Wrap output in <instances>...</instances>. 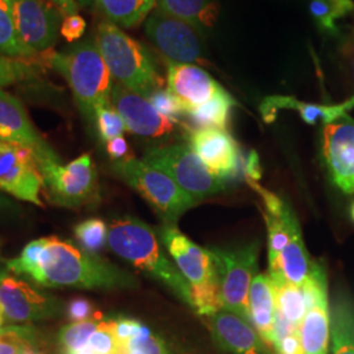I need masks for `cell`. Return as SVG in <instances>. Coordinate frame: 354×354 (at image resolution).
I'll return each instance as SVG.
<instances>
[{
    "mask_svg": "<svg viewBox=\"0 0 354 354\" xmlns=\"http://www.w3.org/2000/svg\"><path fill=\"white\" fill-rule=\"evenodd\" d=\"M26 277L46 288L117 289L133 288L136 279L95 253L79 250L55 236L45 238L38 263Z\"/></svg>",
    "mask_w": 354,
    "mask_h": 354,
    "instance_id": "obj_1",
    "label": "cell"
},
{
    "mask_svg": "<svg viewBox=\"0 0 354 354\" xmlns=\"http://www.w3.org/2000/svg\"><path fill=\"white\" fill-rule=\"evenodd\" d=\"M108 245L131 266L163 282L177 297L190 306V285L181 272L162 251L155 231L140 219L125 216L112 222Z\"/></svg>",
    "mask_w": 354,
    "mask_h": 354,
    "instance_id": "obj_2",
    "label": "cell"
},
{
    "mask_svg": "<svg viewBox=\"0 0 354 354\" xmlns=\"http://www.w3.org/2000/svg\"><path fill=\"white\" fill-rule=\"evenodd\" d=\"M50 64L66 79L80 112L88 121H95L100 106L112 104L113 76L96 41L87 39L64 53H53Z\"/></svg>",
    "mask_w": 354,
    "mask_h": 354,
    "instance_id": "obj_3",
    "label": "cell"
},
{
    "mask_svg": "<svg viewBox=\"0 0 354 354\" xmlns=\"http://www.w3.org/2000/svg\"><path fill=\"white\" fill-rule=\"evenodd\" d=\"M96 45L118 84L149 99L162 88L163 79L146 48L111 21H102L96 30Z\"/></svg>",
    "mask_w": 354,
    "mask_h": 354,
    "instance_id": "obj_4",
    "label": "cell"
},
{
    "mask_svg": "<svg viewBox=\"0 0 354 354\" xmlns=\"http://www.w3.org/2000/svg\"><path fill=\"white\" fill-rule=\"evenodd\" d=\"M113 169L168 222H175L184 212L198 203L165 172L143 160L131 158L115 162Z\"/></svg>",
    "mask_w": 354,
    "mask_h": 354,
    "instance_id": "obj_5",
    "label": "cell"
},
{
    "mask_svg": "<svg viewBox=\"0 0 354 354\" xmlns=\"http://www.w3.org/2000/svg\"><path fill=\"white\" fill-rule=\"evenodd\" d=\"M44 189L49 201L64 207H80L92 203L97 194V174L89 153L62 165L59 158L38 162Z\"/></svg>",
    "mask_w": 354,
    "mask_h": 354,
    "instance_id": "obj_6",
    "label": "cell"
},
{
    "mask_svg": "<svg viewBox=\"0 0 354 354\" xmlns=\"http://www.w3.org/2000/svg\"><path fill=\"white\" fill-rule=\"evenodd\" d=\"M207 251L216 268L223 310L251 323L248 294L256 270L259 243L235 250L209 248Z\"/></svg>",
    "mask_w": 354,
    "mask_h": 354,
    "instance_id": "obj_7",
    "label": "cell"
},
{
    "mask_svg": "<svg viewBox=\"0 0 354 354\" xmlns=\"http://www.w3.org/2000/svg\"><path fill=\"white\" fill-rule=\"evenodd\" d=\"M145 163L165 172L196 200L225 189V180L214 176L188 146L175 145L146 151Z\"/></svg>",
    "mask_w": 354,
    "mask_h": 354,
    "instance_id": "obj_8",
    "label": "cell"
},
{
    "mask_svg": "<svg viewBox=\"0 0 354 354\" xmlns=\"http://www.w3.org/2000/svg\"><path fill=\"white\" fill-rule=\"evenodd\" d=\"M145 30L155 48L172 64H205L203 32L158 10L146 20Z\"/></svg>",
    "mask_w": 354,
    "mask_h": 354,
    "instance_id": "obj_9",
    "label": "cell"
},
{
    "mask_svg": "<svg viewBox=\"0 0 354 354\" xmlns=\"http://www.w3.org/2000/svg\"><path fill=\"white\" fill-rule=\"evenodd\" d=\"M42 189L44 177L35 152L26 146L0 140V192L44 206L39 196Z\"/></svg>",
    "mask_w": 354,
    "mask_h": 354,
    "instance_id": "obj_10",
    "label": "cell"
},
{
    "mask_svg": "<svg viewBox=\"0 0 354 354\" xmlns=\"http://www.w3.org/2000/svg\"><path fill=\"white\" fill-rule=\"evenodd\" d=\"M15 26L32 50L37 54L50 51L61 35L62 12L49 0H7Z\"/></svg>",
    "mask_w": 354,
    "mask_h": 354,
    "instance_id": "obj_11",
    "label": "cell"
},
{
    "mask_svg": "<svg viewBox=\"0 0 354 354\" xmlns=\"http://www.w3.org/2000/svg\"><path fill=\"white\" fill-rule=\"evenodd\" d=\"M0 307L6 319L19 323L54 319L64 313L59 299L4 270H0Z\"/></svg>",
    "mask_w": 354,
    "mask_h": 354,
    "instance_id": "obj_12",
    "label": "cell"
},
{
    "mask_svg": "<svg viewBox=\"0 0 354 354\" xmlns=\"http://www.w3.org/2000/svg\"><path fill=\"white\" fill-rule=\"evenodd\" d=\"M160 238L177 269L190 285V291L219 286L214 260L207 250L190 241L177 228L165 226Z\"/></svg>",
    "mask_w": 354,
    "mask_h": 354,
    "instance_id": "obj_13",
    "label": "cell"
},
{
    "mask_svg": "<svg viewBox=\"0 0 354 354\" xmlns=\"http://www.w3.org/2000/svg\"><path fill=\"white\" fill-rule=\"evenodd\" d=\"M111 102L122 117L127 130L145 138H162L175 131L177 122L155 109L149 99L115 83Z\"/></svg>",
    "mask_w": 354,
    "mask_h": 354,
    "instance_id": "obj_14",
    "label": "cell"
},
{
    "mask_svg": "<svg viewBox=\"0 0 354 354\" xmlns=\"http://www.w3.org/2000/svg\"><path fill=\"white\" fill-rule=\"evenodd\" d=\"M323 156L332 181L348 194H354V121L344 115L324 127Z\"/></svg>",
    "mask_w": 354,
    "mask_h": 354,
    "instance_id": "obj_15",
    "label": "cell"
},
{
    "mask_svg": "<svg viewBox=\"0 0 354 354\" xmlns=\"http://www.w3.org/2000/svg\"><path fill=\"white\" fill-rule=\"evenodd\" d=\"M190 149L207 169L222 180L236 174L239 168V146L226 130L197 129L190 131Z\"/></svg>",
    "mask_w": 354,
    "mask_h": 354,
    "instance_id": "obj_16",
    "label": "cell"
},
{
    "mask_svg": "<svg viewBox=\"0 0 354 354\" xmlns=\"http://www.w3.org/2000/svg\"><path fill=\"white\" fill-rule=\"evenodd\" d=\"M0 140L30 149L37 163L58 156L38 136L21 102L3 89H0Z\"/></svg>",
    "mask_w": 354,
    "mask_h": 354,
    "instance_id": "obj_17",
    "label": "cell"
},
{
    "mask_svg": "<svg viewBox=\"0 0 354 354\" xmlns=\"http://www.w3.org/2000/svg\"><path fill=\"white\" fill-rule=\"evenodd\" d=\"M167 86L187 112L209 102L223 88L209 73L194 64H171L167 71Z\"/></svg>",
    "mask_w": 354,
    "mask_h": 354,
    "instance_id": "obj_18",
    "label": "cell"
},
{
    "mask_svg": "<svg viewBox=\"0 0 354 354\" xmlns=\"http://www.w3.org/2000/svg\"><path fill=\"white\" fill-rule=\"evenodd\" d=\"M206 317L215 342L226 353L266 354L261 337L250 322L225 310Z\"/></svg>",
    "mask_w": 354,
    "mask_h": 354,
    "instance_id": "obj_19",
    "label": "cell"
},
{
    "mask_svg": "<svg viewBox=\"0 0 354 354\" xmlns=\"http://www.w3.org/2000/svg\"><path fill=\"white\" fill-rule=\"evenodd\" d=\"M352 108H354V96L337 105L310 104L299 102L290 96H269L261 104L260 112L266 122H272L281 109H294L298 111L302 120L308 125H317V122L328 125L346 115Z\"/></svg>",
    "mask_w": 354,
    "mask_h": 354,
    "instance_id": "obj_20",
    "label": "cell"
},
{
    "mask_svg": "<svg viewBox=\"0 0 354 354\" xmlns=\"http://www.w3.org/2000/svg\"><path fill=\"white\" fill-rule=\"evenodd\" d=\"M248 302L251 324H253L263 342L274 346L277 308L273 283L269 276L259 274L253 279L248 294Z\"/></svg>",
    "mask_w": 354,
    "mask_h": 354,
    "instance_id": "obj_21",
    "label": "cell"
},
{
    "mask_svg": "<svg viewBox=\"0 0 354 354\" xmlns=\"http://www.w3.org/2000/svg\"><path fill=\"white\" fill-rule=\"evenodd\" d=\"M289 228L290 241L279 254L277 263L269 268V277L286 279L292 285L302 288L314 263H311L308 253L306 251L301 228L295 214L291 216Z\"/></svg>",
    "mask_w": 354,
    "mask_h": 354,
    "instance_id": "obj_22",
    "label": "cell"
},
{
    "mask_svg": "<svg viewBox=\"0 0 354 354\" xmlns=\"http://www.w3.org/2000/svg\"><path fill=\"white\" fill-rule=\"evenodd\" d=\"M158 11L176 17L205 33L219 16L216 0H158Z\"/></svg>",
    "mask_w": 354,
    "mask_h": 354,
    "instance_id": "obj_23",
    "label": "cell"
},
{
    "mask_svg": "<svg viewBox=\"0 0 354 354\" xmlns=\"http://www.w3.org/2000/svg\"><path fill=\"white\" fill-rule=\"evenodd\" d=\"M328 297L320 299L306 314L299 327L304 354H327L329 340Z\"/></svg>",
    "mask_w": 354,
    "mask_h": 354,
    "instance_id": "obj_24",
    "label": "cell"
},
{
    "mask_svg": "<svg viewBox=\"0 0 354 354\" xmlns=\"http://www.w3.org/2000/svg\"><path fill=\"white\" fill-rule=\"evenodd\" d=\"M273 283L277 317L299 329L307 314V306L301 286L292 285L283 279H270Z\"/></svg>",
    "mask_w": 354,
    "mask_h": 354,
    "instance_id": "obj_25",
    "label": "cell"
},
{
    "mask_svg": "<svg viewBox=\"0 0 354 354\" xmlns=\"http://www.w3.org/2000/svg\"><path fill=\"white\" fill-rule=\"evenodd\" d=\"M158 0H96L108 21L122 28L138 26Z\"/></svg>",
    "mask_w": 354,
    "mask_h": 354,
    "instance_id": "obj_26",
    "label": "cell"
},
{
    "mask_svg": "<svg viewBox=\"0 0 354 354\" xmlns=\"http://www.w3.org/2000/svg\"><path fill=\"white\" fill-rule=\"evenodd\" d=\"M234 105L235 100L232 96L222 88L209 102L188 111L187 115H189L190 120L200 129L226 130Z\"/></svg>",
    "mask_w": 354,
    "mask_h": 354,
    "instance_id": "obj_27",
    "label": "cell"
},
{
    "mask_svg": "<svg viewBox=\"0 0 354 354\" xmlns=\"http://www.w3.org/2000/svg\"><path fill=\"white\" fill-rule=\"evenodd\" d=\"M0 55L13 59H35L39 57L20 37L7 0H0Z\"/></svg>",
    "mask_w": 354,
    "mask_h": 354,
    "instance_id": "obj_28",
    "label": "cell"
},
{
    "mask_svg": "<svg viewBox=\"0 0 354 354\" xmlns=\"http://www.w3.org/2000/svg\"><path fill=\"white\" fill-rule=\"evenodd\" d=\"M333 354H354V314L346 302H339L332 314Z\"/></svg>",
    "mask_w": 354,
    "mask_h": 354,
    "instance_id": "obj_29",
    "label": "cell"
},
{
    "mask_svg": "<svg viewBox=\"0 0 354 354\" xmlns=\"http://www.w3.org/2000/svg\"><path fill=\"white\" fill-rule=\"evenodd\" d=\"M308 11L317 26L330 35L337 33L336 23L354 11V0H310Z\"/></svg>",
    "mask_w": 354,
    "mask_h": 354,
    "instance_id": "obj_30",
    "label": "cell"
},
{
    "mask_svg": "<svg viewBox=\"0 0 354 354\" xmlns=\"http://www.w3.org/2000/svg\"><path fill=\"white\" fill-rule=\"evenodd\" d=\"M74 232L79 244L86 252L97 254L108 244L109 228L102 219L92 218L80 222L74 227Z\"/></svg>",
    "mask_w": 354,
    "mask_h": 354,
    "instance_id": "obj_31",
    "label": "cell"
},
{
    "mask_svg": "<svg viewBox=\"0 0 354 354\" xmlns=\"http://www.w3.org/2000/svg\"><path fill=\"white\" fill-rule=\"evenodd\" d=\"M97 319H91L86 322H75L61 329L58 340L64 349V353L76 352L88 346L91 336L99 328Z\"/></svg>",
    "mask_w": 354,
    "mask_h": 354,
    "instance_id": "obj_32",
    "label": "cell"
},
{
    "mask_svg": "<svg viewBox=\"0 0 354 354\" xmlns=\"http://www.w3.org/2000/svg\"><path fill=\"white\" fill-rule=\"evenodd\" d=\"M95 122L97 131L104 142H109L117 137H121L127 130V125L120 113L114 109L112 104L100 106L95 114Z\"/></svg>",
    "mask_w": 354,
    "mask_h": 354,
    "instance_id": "obj_33",
    "label": "cell"
},
{
    "mask_svg": "<svg viewBox=\"0 0 354 354\" xmlns=\"http://www.w3.org/2000/svg\"><path fill=\"white\" fill-rule=\"evenodd\" d=\"M28 61L32 59H13L0 55V89L32 76L33 68Z\"/></svg>",
    "mask_w": 354,
    "mask_h": 354,
    "instance_id": "obj_34",
    "label": "cell"
},
{
    "mask_svg": "<svg viewBox=\"0 0 354 354\" xmlns=\"http://www.w3.org/2000/svg\"><path fill=\"white\" fill-rule=\"evenodd\" d=\"M149 100L155 106V109L158 112H160L163 115L168 117L169 120H172L175 122H178V118L181 115L187 114L184 105L168 89H156L149 97Z\"/></svg>",
    "mask_w": 354,
    "mask_h": 354,
    "instance_id": "obj_35",
    "label": "cell"
},
{
    "mask_svg": "<svg viewBox=\"0 0 354 354\" xmlns=\"http://www.w3.org/2000/svg\"><path fill=\"white\" fill-rule=\"evenodd\" d=\"M89 346L96 354H114L120 348V342H117L112 328V320L100 322L99 328L91 336Z\"/></svg>",
    "mask_w": 354,
    "mask_h": 354,
    "instance_id": "obj_36",
    "label": "cell"
},
{
    "mask_svg": "<svg viewBox=\"0 0 354 354\" xmlns=\"http://www.w3.org/2000/svg\"><path fill=\"white\" fill-rule=\"evenodd\" d=\"M112 328L117 342L122 345H127L133 339H136L140 333L142 324L138 320L127 319V317H118L112 320Z\"/></svg>",
    "mask_w": 354,
    "mask_h": 354,
    "instance_id": "obj_37",
    "label": "cell"
},
{
    "mask_svg": "<svg viewBox=\"0 0 354 354\" xmlns=\"http://www.w3.org/2000/svg\"><path fill=\"white\" fill-rule=\"evenodd\" d=\"M67 317L74 323L86 322L91 319H97V320L102 319L100 314H95L92 304L84 298H76L73 302H70L67 307Z\"/></svg>",
    "mask_w": 354,
    "mask_h": 354,
    "instance_id": "obj_38",
    "label": "cell"
},
{
    "mask_svg": "<svg viewBox=\"0 0 354 354\" xmlns=\"http://www.w3.org/2000/svg\"><path fill=\"white\" fill-rule=\"evenodd\" d=\"M86 20L76 15L71 16H66L64 17V23L61 26V36L67 41V42H74L77 41L79 38L83 37L84 32H86Z\"/></svg>",
    "mask_w": 354,
    "mask_h": 354,
    "instance_id": "obj_39",
    "label": "cell"
},
{
    "mask_svg": "<svg viewBox=\"0 0 354 354\" xmlns=\"http://www.w3.org/2000/svg\"><path fill=\"white\" fill-rule=\"evenodd\" d=\"M274 348L279 351V354H304L299 329L291 330L289 333L281 336Z\"/></svg>",
    "mask_w": 354,
    "mask_h": 354,
    "instance_id": "obj_40",
    "label": "cell"
},
{
    "mask_svg": "<svg viewBox=\"0 0 354 354\" xmlns=\"http://www.w3.org/2000/svg\"><path fill=\"white\" fill-rule=\"evenodd\" d=\"M106 152L115 162L127 160V159L133 158L130 153V147L127 145V140L122 136L106 142Z\"/></svg>",
    "mask_w": 354,
    "mask_h": 354,
    "instance_id": "obj_41",
    "label": "cell"
},
{
    "mask_svg": "<svg viewBox=\"0 0 354 354\" xmlns=\"http://www.w3.org/2000/svg\"><path fill=\"white\" fill-rule=\"evenodd\" d=\"M244 175H245V180L247 181H259L261 178V165H260V160H259V155L257 152L251 151L248 158L245 159L244 163Z\"/></svg>",
    "mask_w": 354,
    "mask_h": 354,
    "instance_id": "obj_42",
    "label": "cell"
},
{
    "mask_svg": "<svg viewBox=\"0 0 354 354\" xmlns=\"http://www.w3.org/2000/svg\"><path fill=\"white\" fill-rule=\"evenodd\" d=\"M130 349V348H129ZM133 349H140V352L143 354H168L167 349H165V342L162 339L156 337L151 335L149 340L142 342L140 345H137Z\"/></svg>",
    "mask_w": 354,
    "mask_h": 354,
    "instance_id": "obj_43",
    "label": "cell"
},
{
    "mask_svg": "<svg viewBox=\"0 0 354 354\" xmlns=\"http://www.w3.org/2000/svg\"><path fill=\"white\" fill-rule=\"evenodd\" d=\"M49 1H51L62 12L64 17L76 15L79 11V6L76 0H49Z\"/></svg>",
    "mask_w": 354,
    "mask_h": 354,
    "instance_id": "obj_44",
    "label": "cell"
},
{
    "mask_svg": "<svg viewBox=\"0 0 354 354\" xmlns=\"http://www.w3.org/2000/svg\"><path fill=\"white\" fill-rule=\"evenodd\" d=\"M4 201H6V200L0 196V212H8V210H10V206L4 203Z\"/></svg>",
    "mask_w": 354,
    "mask_h": 354,
    "instance_id": "obj_45",
    "label": "cell"
},
{
    "mask_svg": "<svg viewBox=\"0 0 354 354\" xmlns=\"http://www.w3.org/2000/svg\"><path fill=\"white\" fill-rule=\"evenodd\" d=\"M21 354H44L37 348H26V351Z\"/></svg>",
    "mask_w": 354,
    "mask_h": 354,
    "instance_id": "obj_46",
    "label": "cell"
},
{
    "mask_svg": "<svg viewBox=\"0 0 354 354\" xmlns=\"http://www.w3.org/2000/svg\"><path fill=\"white\" fill-rule=\"evenodd\" d=\"M77 1L83 7H91L93 3H96V0H77Z\"/></svg>",
    "mask_w": 354,
    "mask_h": 354,
    "instance_id": "obj_47",
    "label": "cell"
},
{
    "mask_svg": "<svg viewBox=\"0 0 354 354\" xmlns=\"http://www.w3.org/2000/svg\"><path fill=\"white\" fill-rule=\"evenodd\" d=\"M4 313H3V310H1V307H0V328H1V326H3V323H4Z\"/></svg>",
    "mask_w": 354,
    "mask_h": 354,
    "instance_id": "obj_48",
    "label": "cell"
},
{
    "mask_svg": "<svg viewBox=\"0 0 354 354\" xmlns=\"http://www.w3.org/2000/svg\"><path fill=\"white\" fill-rule=\"evenodd\" d=\"M130 352H131L130 354H143L140 349H130Z\"/></svg>",
    "mask_w": 354,
    "mask_h": 354,
    "instance_id": "obj_49",
    "label": "cell"
},
{
    "mask_svg": "<svg viewBox=\"0 0 354 354\" xmlns=\"http://www.w3.org/2000/svg\"><path fill=\"white\" fill-rule=\"evenodd\" d=\"M351 214H352V218H353V221H354V203H353V206H352V212H351Z\"/></svg>",
    "mask_w": 354,
    "mask_h": 354,
    "instance_id": "obj_50",
    "label": "cell"
},
{
    "mask_svg": "<svg viewBox=\"0 0 354 354\" xmlns=\"http://www.w3.org/2000/svg\"><path fill=\"white\" fill-rule=\"evenodd\" d=\"M0 245H1V241H0Z\"/></svg>",
    "mask_w": 354,
    "mask_h": 354,
    "instance_id": "obj_51",
    "label": "cell"
}]
</instances>
